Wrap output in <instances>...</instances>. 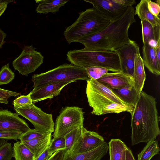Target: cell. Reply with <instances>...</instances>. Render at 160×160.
Listing matches in <instances>:
<instances>
[{
    "instance_id": "1",
    "label": "cell",
    "mask_w": 160,
    "mask_h": 160,
    "mask_svg": "<svg viewBox=\"0 0 160 160\" xmlns=\"http://www.w3.org/2000/svg\"><path fill=\"white\" fill-rule=\"evenodd\" d=\"M131 115L132 145L156 139L160 132L159 117L153 96L142 91Z\"/></svg>"
},
{
    "instance_id": "2",
    "label": "cell",
    "mask_w": 160,
    "mask_h": 160,
    "mask_svg": "<svg viewBox=\"0 0 160 160\" xmlns=\"http://www.w3.org/2000/svg\"><path fill=\"white\" fill-rule=\"evenodd\" d=\"M135 16L134 7H129L121 17L111 22L103 30L78 42L87 50L115 51L130 42L128 30L136 21Z\"/></svg>"
},
{
    "instance_id": "3",
    "label": "cell",
    "mask_w": 160,
    "mask_h": 160,
    "mask_svg": "<svg viewBox=\"0 0 160 160\" xmlns=\"http://www.w3.org/2000/svg\"><path fill=\"white\" fill-rule=\"evenodd\" d=\"M86 93L91 114L97 115L127 112L132 114L134 107L122 100L113 91L97 80L87 81Z\"/></svg>"
},
{
    "instance_id": "4",
    "label": "cell",
    "mask_w": 160,
    "mask_h": 160,
    "mask_svg": "<svg viewBox=\"0 0 160 160\" xmlns=\"http://www.w3.org/2000/svg\"><path fill=\"white\" fill-rule=\"evenodd\" d=\"M111 22L94 8H88L79 13L76 20L66 28L63 34L69 44L78 42L101 31Z\"/></svg>"
},
{
    "instance_id": "5",
    "label": "cell",
    "mask_w": 160,
    "mask_h": 160,
    "mask_svg": "<svg viewBox=\"0 0 160 160\" xmlns=\"http://www.w3.org/2000/svg\"><path fill=\"white\" fill-rule=\"evenodd\" d=\"M67 56V60L72 64L83 68L97 67L113 72L121 71L119 57L115 51L89 50L83 48L70 50Z\"/></svg>"
},
{
    "instance_id": "6",
    "label": "cell",
    "mask_w": 160,
    "mask_h": 160,
    "mask_svg": "<svg viewBox=\"0 0 160 160\" xmlns=\"http://www.w3.org/2000/svg\"><path fill=\"white\" fill-rule=\"evenodd\" d=\"M85 69L73 64H64L46 72L34 74L32 78L33 90L50 83L61 82H72L78 80H90Z\"/></svg>"
},
{
    "instance_id": "7",
    "label": "cell",
    "mask_w": 160,
    "mask_h": 160,
    "mask_svg": "<svg viewBox=\"0 0 160 160\" xmlns=\"http://www.w3.org/2000/svg\"><path fill=\"white\" fill-rule=\"evenodd\" d=\"M84 120L82 108L75 106L65 107L56 119L53 138L64 137L74 129L83 126Z\"/></svg>"
},
{
    "instance_id": "8",
    "label": "cell",
    "mask_w": 160,
    "mask_h": 160,
    "mask_svg": "<svg viewBox=\"0 0 160 160\" xmlns=\"http://www.w3.org/2000/svg\"><path fill=\"white\" fill-rule=\"evenodd\" d=\"M15 110L17 114L28 120L34 126V129L48 133L54 132V123L52 114L44 112L33 103Z\"/></svg>"
},
{
    "instance_id": "9",
    "label": "cell",
    "mask_w": 160,
    "mask_h": 160,
    "mask_svg": "<svg viewBox=\"0 0 160 160\" xmlns=\"http://www.w3.org/2000/svg\"><path fill=\"white\" fill-rule=\"evenodd\" d=\"M111 22L121 17L128 8L136 3L134 0H84Z\"/></svg>"
},
{
    "instance_id": "10",
    "label": "cell",
    "mask_w": 160,
    "mask_h": 160,
    "mask_svg": "<svg viewBox=\"0 0 160 160\" xmlns=\"http://www.w3.org/2000/svg\"><path fill=\"white\" fill-rule=\"evenodd\" d=\"M32 45L25 46L20 55L12 63L14 68L22 75L35 71L43 63L44 57Z\"/></svg>"
},
{
    "instance_id": "11",
    "label": "cell",
    "mask_w": 160,
    "mask_h": 160,
    "mask_svg": "<svg viewBox=\"0 0 160 160\" xmlns=\"http://www.w3.org/2000/svg\"><path fill=\"white\" fill-rule=\"evenodd\" d=\"M104 142L102 137L97 132L87 130L84 127L82 132L68 153H80L91 151Z\"/></svg>"
},
{
    "instance_id": "12",
    "label": "cell",
    "mask_w": 160,
    "mask_h": 160,
    "mask_svg": "<svg viewBox=\"0 0 160 160\" xmlns=\"http://www.w3.org/2000/svg\"><path fill=\"white\" fill-rule=\"evenodd\" d=\"M115 52L119 57L121 71L132 78L135 56L140 52L138 44L135 41L131 40Z\"/></svg>"
},
{
    "instance_id": "13",
    "label": "cell",
    "mask_w": 160,
    "mask_h": 160,
    "mask_svg": "<svg viewBox=\"0 0 160 160\" xmlns=\"http://www.w3.org/2000/svg\"><path fill=\"white\" fill-rule=\"evenodd\" d=\"M30 129L25 121L16 113L8 109L0 110V131H15L24 134Z\"/></svg>"
},
{
    "instance_id": "14",
    "label": "cell",
    "mask_w": 160,
    "mask_h": 160,
    "mask_svg": "<svg viewBox=\"0 0 160 160\" xmlns=\"http://www.w3.org/2000/svg\"><path fill=\"white\" fill-rule=\"evenodd\" d=\"M71 83L69 82H61L51 83L36 90L30 93L33 103L47 99H52L57 96L62 89Z\"/></svg>"
},
{
    "instance_id": "15",
    "label": "cell",
    "mask_w": 160,
    "mask_h": 160,
    "mask_svg": "<svg viewBox=\"0 0 160 160\" xmlns=\"http://www.w3.org/2000/svg\"><path fill=\"white\" fill-rule=\"evenodd\" d=\"M97 80L112 90L134 83L132 77L121 71L108 73Z\"/></svg>"
},
{
    "instance_id": "16",
    "label": "cell",
    "mask_w": 160,
    "mask_h": 160,
    "mask_svg": "<svg viewBox=\"0 0 160 160\" xmlns=\"http://www.w3.org/2000/svg\"><path fill=\"white\" fill-rule=\"evenodd\" d=\"M108 149V145L104 142L97 148L85 152L74 154L65 151L62 160H101Z\"/></svg>"
},
{
    "instance_id": "17",
    "label": "cell",
    "mask_w": 160,
    "mask_h": 160,
    "mask_svg": "<svg viewBox=\"0 0 160 160\" xmlns=\"http://www.w3.org/2000/svg\"><path fill=\"white\" fill-rule=\"evenodd\" d=\"M142 50V59L144 66L152 73L159 75L160 66L158 63L154 46L149 43H145L143 44Z\"/></svg>"
},
{
    "instance_id": "18",
    "label": "cell",
    "mask_w": 160,
    "mask_h": 160,
    "mask_svg": "<svg viewBox=\"0 0 160 160\" xmlns=\"http://www.w3.org/2000/svg\"><path fill=\"white\" fill-rule=\"evenodd\" d=\"M112 90L126 104L134 107L140 93L136 89L133 82L128 84L120 88Z\"/></svg>"
},
{
    "instance_id": "19",
    "label": "cell",
    "mask_w": 160,
    "mask_h": 160,
    "mask_svg": "<svg viewBox=\"0 0 160 160\" xmlns=\"http://www.w3.org/2000/svg\"><path fill=\"white\" fill-rule=\"evenodd\" d=\"M132 78L136 89L140 93L144 86L146 75L142 59L140 52L136 54L135 56Z\"/></svg>"
},
{
    "instance_id": "20",
    "label": "cell",
    "mask_w": 160,
    "mask_h": 160,
    "mask_svg": "<svg viewBox=\"0 0 160 160\" xmlns=\"http://www.w3.org/2000/svg\"><path fill=\"white\" fill-rule=\"evenodd\" d=\"M52 140L50 133L46 137L21 142L33 154L35 159L48 147Z\"/></svg>"
},
{
    "instance_id": "21",
    "label": "cell",
    "mask_w": 160,
    "mask_h": 160,
    "mask_svg": "<svg viewBox=\"0 0 160 160\" xmlns=\"http://www.w3.org/2000/svg\"><path fill=\"white\" fill-rule=\"evenodd\" d=\"M135 14L137 15L141 20H145L150 23L153 27L160 26V17L152 14L148 7V0H141L137 5Z\"/></svg>"
},
{
    "instance_id": "22",
    "label": "cell",
    "mask_w": 160,
    "mask_h": 160,
    "mask_svg": "<svg viewBox=\"0 0 160 160\" xmlns=\"http://www.w3.org/2000/svg\"><path fill=\"white\" fill-rule=\"evenodd\" d=\"M38 4L36 11L38 13L47 14L49 12L55 13L60 8L68 2L63 0H35Z\"/></svg>"
},
{
    "instance_id": "23",
    "label": "cell",
    "mask_w": 160,
    "mask_h": 160,
    "mask_svg": "<svg viewBox=\"0 0 160 160\" xmlns=\"http://www.w3.org/2000/svg\"><path fill=\"white\" fill-rule=\"evenodd\" d=\"M110 160H126L127 147L120 139H111L108 142Z\"/></svg>"
},
{
    "instance_id": "24",
    "label": "cell",
    "mask_w": 160,
    "mask_h": 160,
    "mask_svg": "<svg viewBox=\"0 0 160 160\" xmlns=\"http://www.w3.org/2000/svg\"><path fill=\"white\" fill-rule=\"evenodd\" d=\"M141 23L143 44H150L152 41L156 43L160 39V26L153 27L150 23L145 20H141Z\"/></svg>"
},
{
    "instance_id": "25",
    "label": "cell",
    "mask_w": 160,
    "mask_h": 160,
    "mask_svg": "<svg viewBox=\"0 0 160 160\" xmlns=\"http://www.w3.org/2000/svg\"><path fill=\"white\" fill-rule=\"evenodd\" d=\"M13 148L15 160H34L33 154L20 141L13 143Z\"/></svg>"
},
{
    "instance_id": "26",
    "label": "cell",
    "mask_w": 160,
    "mask_h": 160,
    "mask_svg": "<svg viewBox=\"0 0 160 160\" xmlns=\"http://www.w3.org/2000/svg\"><path fill=\"white\" fill-rule=\"evenodd\" d=\"M160 149L158 142L151 140L147 143L142 150L138 155L137 160H150L154 155L159 153Z\"/></svg>"
},
{
    "instance_id": "27",
    "label": "cell",
    "mask_w": 160,
    "mask_h": 160,
    "mask_svg": "<svg viewBox=\"0 0 160 160\" xmlns=\"http://www.w3.org/2000/svg\"><path fill=\"white\" fill-rule=\"evenodd\" d=\"M83 127L80 126L74 129L64 137L65 143V152H71L74 143L81 135Z\"/></svg>"
},
{
    "instance_id": "28",
    "label": "cell",
    "mask_w": 160,
    "mask_h": 160,
    "mask_svg": "<svg viewBox=\"0 0 160 160\" xmlns=\"http://www.w3.org/2000/svg\"><path fill=\"white\" fill-rule=\"evenodd\" d=\"M14 73L9 68L8 63L3 66L0 70V85L8 84L14 78Z\"/></svg>"
},
{
    "instance_id": "29",
    "label": "cell",
    "mask_w": 160,
    "mask_h": 160,
    "mask_svg": "<svg viewBox=\"0 0 160 160\" xmlns=\"http://www.w3.org/2000/svg\"><path fill=\"white\" fill-rule=\"evenodd\" d=\"M90 79L97 80L108 73L109 70L101 67H92L85 69Z\"/></svg>"
},
{
    "instance_id": "30",
    "label": "cell",
    "mask_w": 160,
    "mask_h": 160,
    "mask_svg": "<svg viewBox=\"0 0 160 160\" xmlns=\"http://www.w3.org/2000/svg\"><path fill=\"white\" fill-rule=\"evenodd\" d=\"M51 133L44 132L35 129H30L24 133L19 140L21 141H28L46 137Z\"/></svg>"
},
{
    "instance_id": "31",
    "label": "cell",
    "mask_w": 160,
    "mask_h": 160,
    "mask_svg": "<svg viewBox=\"0 0 160 160\" xmlns=\"http://www.w3.org/2000/svg\"><path fill=\"white\" fill-rule=\"evenodd\" d=\"M50 153L52 154L61 150H65V143L64 137H58L52 140L48 147Z\"/></svg>"
},
{
    "instance_id": "32",
    "label": "cell",
    "mask_w": 160,
    "mask_h": 160,
    "mask_svg": "<svg viewBox=\"0 0 160 160\" xmlns=\"http://www.w3.org/2000/svg\"><path fill=\"white\" fill-rule=\"evenodd\" d=\"M13 155L11 143L8 142L0 147V160H11Z\"/></svg>"
},
{
    "instance_id": "33",
    "label": "cell",
    "mask_w": 160,
    "mask_h": 160,
    "mask_svg": "<svg viewBox=\"0 0 160 160\" xmlns=\"http://www.w3.org/2000/svg\"><path fill=\"white\" fill-rule=\"evenodd\" d=\"M32 103L30 93L26 95H22L17 98L13 101L15 110L23 106Z\"/></svg>"
},
{
    "instance_id": "34",
    "label": "cell",
    "mask_w": 160,
    "mask_h": 160,
    "mask_svg": "<svg viewBox=\"0 0 160 160\" xmlns=\"http://www.w3.org/2000/svg\"><path fill=\"white\" fill-rule=\"evenodd\" d=\"M23 133L20 132L15 131H0V139L7 140L19 139Z\"/></svg>"
},
{
    "instance_id": "35",
    "label": "cell",
    "mask_w": 160,
    "mask_h": 160,
    "mask_svg": "<svg viewBox=\"0 0 160 160\" xmlns=\"http://www.w3.org/2000/svg\"><path fill=\"white\" fill-rule=\"evenodd\" d=\"M21 95L20 93L0 88V103L7 104L8 99L11 97H17Z\"/></svg>"
},
{
    "instance_id": "36",
    "label": "cell",
    "mask_w": 160,
    "mask_h": 160,
    "mask_svg": "<svg viewBox=\"0 0 160 160\" xmlns=\"http://www.w3.org/2000/svg\"><path fill=\"white\" fill-rule=\"evenodd\" d=\"M148 7L151 13L153 15L160 17V1L158 0L154 2L151 0H148Z\"/></svg>"
},
{
    "instance_id": "37",
    "label": "cell",
    "mask_w": 160,
    "mask_h": 160,
    "mask_svg": "<svg viewBox=\"0 0 160 160\" xmlns=\"http://www.w3.org/2000/svg\"><path fill=\"white\" fill-rule=\"evenodd\" d=\"M52 154L50 153L48 147L40 155L34 160H48Z\"/></svg>"
},
{
    "instance_id": "38",
    "label": "cell",
    "mask_w": 160,
    "mask_h": 160,
    "mask_svg": "<svg viewBox=\"0 0 160 160\" xmlns=\"http://www.w3.org/2000/svg\"><path fill=\"white\" fill-rule=\"evenodd\" d=\"M64 150H58L54 153L48 160H62Z\"/></svg>"
},
{
    "instance_id": "39",
    "label": "cell",
    "mask_w": 160,
    "mask_h": 160,
    "mask_svg": "<svg viewBox=\"0 0 160 160\" xmlns=\"http://www.w3.org/2000/svg\"><path fill=\"white\" fill-rule=\"evenodd\" d=\"M154 48L158 63L160 66V39L157 42Z\"/></svg>"
},
{
    "instance_id": "40",
    "label": "cell",
    "mask_w": 160,
    "mask_h": 160,
    "mask_svg": "<svg viewBox=\"0 0 160 160\" xmlns=\"http://www.w3.org/2000/svg\"><path fill=\"white\" fill-rule=\"evenodd\" d=\"M6 37V34L1 29H0V49L1 48L5 43V38Z\"/></svg>"
},
{
    "instance_id": "41",
    "label": "cell",
    "mask_w": 160,
    "mask_h": 160,
    "mask_svg": "<svg viewBox=\"0 0 160 160\" xmlns=\"http://www.w3.org/2000/svg\"><path fill=\"white\" fill-rule=\"evenodd\" d=\"M126 160H135L131 150L128 147L126 150Z\"/></svg>"
},
{
    "instance_id": "42",
    "label": "cell",
    "mask_w": 160,
    "mask_h": 160,
    "mask_svg": "<svg viewBox=\"0 0 160 160\" xmlns=\"http://www.w3.org/2000/svg\"><path fill=\"white\" fill-rule=\"evenodd\" d=\"M8 5H5L0 8V16L3 13L7 7Z\"/></svg>"
}]
</instances>
